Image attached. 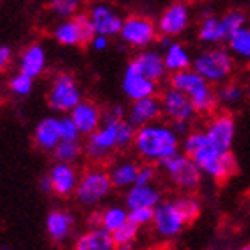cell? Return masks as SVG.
<instances>
[{
	"instance_id": "1",
	"label": "cell",
	"mask_w": 250,
	"mask_h": 250,
	"mask_svg": "<svg viewBox=\"0 0 250 250\" xmlns=\"http://www.w3.org/2000/svg\"><path fill=\"white\" fill-rule=\"evenodd\" d=\"M183 153L199 165L204 176L215 181H226L236 172V158L231 151H218L208 140L204 130H193L181 142Z\"/></svg>"
},
{
	"instance_id": "2",
	"label": "cell",
	"mask_w": 250,
	"mask_h": 250,
	"mask_svg": "<svg viewBox=\"0 0 250 250\" xmlns=\"http://www.w3.org/2000/svg\"><path fill=\"white\" fill-rule=\"evenodd\" d=\"M133 147L147 164H162L168 156L179 153L181 139L172 125L154 121L137 128Z\"/></svg>"
},
{
	"instance_id": "3",
	"label": "cell",
	"mask_w": 250,
	"mask_h": 250,
	"mask_svg": "<svg viewBox=\"0 0 250 250\" xmlns=\"http://www.w3.org/2000/svg\"><path fill=\"white\" fill-rule=\"evenodd\" d=\"M170 85L183 91L190 100L197 114H211L218 105L217 91L213 89V83L199 75L193 67H188L183 71L170 75Z\"/></svg>"
},
{
	"instance_id": "4",
	"label": "cell",
	"mask_w": 250,
	"mask_h": 250,
	"mask_svg": "<svg viewBox=\"0 0 250 250\" xmlns=\"http://www.w3.org/2000/svg\"><path fill=\"white\" fill-rule=\"evenodd\" d=\"M229 48H206L193 57L192 67L211 83H224L234 71V61Z\"/></svg>"
},
{
	"instance_id": "5",
	"label": "cell",
	"mask_w": 250,
	"mask_h": 250,
	"mask_svg": "<svg viewBox=\"0 0 250 250\" xmlns=\"http://www.w3.org/2000/svg\"><path fill=\"white\" fill-rule=\"evenodd\" d=\"M160 167L165 172V176L170 179V183L179 190H183L185 193L195 192L202 183L204 174L187 153L179 151V153L168 156L160 164Z\"/></svg>"
},
{
	"instance_id": "6",
	"label": "cell",
	"mask_w": 250,
	"mask_h": 250,
	"mask_svg": "<svg viewBox=\"0 0 250 250\" xmlns=\"http://www.w3.org/2000/svg\"><path fill=\"white\" fill-rule=\"evenodd\" d=\"M188 224H192V220L183 211V208L179 206L178 199L162 201L154 208L153 227L162 238L172 240L187 229Z\"/></svg>"
},
{
	"instance_id": "7",
	"label": "cell",
	"mask_w": 250,
	"mask_h": 250,
	"mask_svg": "<svg viewBox=\"0 0 250 250\" xmlns=\"http://www.w3.org/2000/svg\"><path fill=\"white\" fill-rule=\"evenodd\" d=\"M158 34V25L154 23L153 20L147 16L133 15L125 18L119 36L126 44H130L131 48L144 50L156 41Z\"/></svg>"
},
{
	"instance_id": "8",
	"label": "cell",
	"mask_w": 250,
	"mask_h": 250,
	"mask_svg": "<svg viewBox=\"0 0 250 250\" xmlns=\"http://www.w3.org/2000/svg\"><path fill=\"white\" fill-rule=\"evenodd\" d=\"M94 29H92L89 15H75L71 18L64 20L55 27L53 38L55 41L64 46H77V44L91 43L94 38Z\"/></svg>"
},
{
	"instance_id": "9",
	"label": "cell",
	"mask_w": 250,
	"mask_h": 250,
	"mask_svg": "<svg viewBox=\"0 0 250 250\" xmlns=\"http://www.w3.org/2000/svg\"><path fill=\"white\" fill-rule=\"evenodd\" d=\"M114 188L110 174L105 170H89L77 185V199L83 206H94Z\"/></svg>"
},
{
	"instance_id": "10",
	"label": "cell",
	"mask_w": 250,
	"mask_h": 250,
	"mask_svg": "<svg viewBox=\"0 0 250 250\" xmlns=\"http://www.w3.org/2000/svg\"><path fill=\"white\" fill-rule=\"evenodd\" d=\"M50 106L57 112H71L82 101V92L71 75L62 73L52 83L48 92Z\"/></svg>"
},
{
	"instance_id": "11",
	"label": "cell",
	"mask_w": 250,
	"mask_h": 250,
	"mask_svg": "<svg viewBox=\"0 0 250 250\" xmlns=\"http://www.w3.org/2000/svg\"><path fill=\"white\" fill-rule=\"evenodd\" d=\"M160 101H162L164 116L170 123H176V121H192L193 116L197 114L192 100L183 91H179V89H176L172 85L162 92Z\"/></svg>"
},
{
	"instance_id": "12",
	"label": "cell",
	"mask_w": 250,
	"mask_h": 250,
	"mask_svg": "<svg viewBox=\"0 0 250 250\" xmlns=\"http://www.w3.org/2000/svg\"><path fill=\"white\" fill-rule=\"evenodd\" d=\"M119 123L103 121L100 128L89 135L85 153L92 160L105 158L106 154H110L114 149H117V126H119Z\"/></svg>"
},
{
	"instance_id": "13",
	"label": "cell",
	"mask_w": 250,
	"mask_h": 250,
	"mask_svg": "<svg viewBox=\"0 0 250 250\" xmlns=\"http://www.w3.org/2000/svg\"><path fill=\"white\" fill-rule=\"evenodd\" d=\"M204 133L213 147H217L218 151H231L232 140L236 135L234 117L229 114H218L208 123Z\"/></svg>"
},
{
	"instance_id": "14",
	"label": "cell",
	"mask_w": 250,
	"mask_h": 250,
	"mask_svg": "<svg viewBox=\"0 0 250 250\" xmlns=\"http://www.w3.org/2000/svg\"><path fill=\"white\" fill-rule=\"evenodd\" d=\"M158 32L164 36H179L188 29L190 25V9L183 2H174L160 15L158 18Z\"/></svg>"
},
{
	"instance_id": "15",
	"label": "cell",
	"mask_w": 250,
	"mask_h": 250,
	"mask_svg": "<svg viewBox=\"0 0 250 250\" xmlns=\"http://www.w3.org/2000/svg\"><path fill=\"white\" fill-rule=\"evenodd\" d=\"M156 89H158V83L151 80V78H147L146 75H142L133 64L130 62L126 66L125 75H123V91L131 101L154 96Z\"/></svg>"
},
{
	"instance_id": "16",
	"label": "cell",
	"mask_w": 250,
	"mask_h": 250,
	"mask_svg": "<svg viewBox=\"0 0 250 250\" xmlns=\"http://www.w3.org/2000/svg\"><path fill=\"white\" fill-rule=\"evenodd\" d=\"M162 114H164V110H162V101H160V98L147 96V98H142V100L131 101V106L128 108L126 119L130 121L135 128H140V126L158 121Z\"/></svg>"
},
{
	"instance_id": "17",
	"label": "cell",
	"mask_w": 250,
	"mask_h": 250,
	"mask_svg": "<svg viewBox=\"0 0 250 250\" xmlns=\"http://www.w3.org/2000/svg\"><path fill=\"white\" fill-rule=\"evenodd\" d=\"M89 18H91L94 32L108 36V38H110V36H117V34L121 32V29H123V21H125L116 11L112 9L110 5H106V4L92 5L91 13H89Z\"/></svg>"
},
{
	"instance_id": "18",
	"label": "cell",
	"mask_w": 250,
	"mask_h": 250,
	"mask_svg": "<svg viewBox=\"0 0 250 250\" xmlns=\"http://www.w3.org/2000/svg\"><path fill=\"white\" fill-rule=\"evenodd\" d=\"M137 69H139L142 75H146L147 78L154 80V82L158 83L162 82L165 77H167V66H165V61H164V55L156 50H151V48H144L140 50L135 59L131 61Z\"/></svg>"
},
{
	"instance_id": "19",
	"label": "cell",
	"mask_w": 250,
	"mask_h": 250,
	"mask_svg": "<svg viewBox=\"0 0 250 250\" xmlns=\"http://www.w3.org/2000/svg\"><path fill=\"white\" fill-rule=\"evenodd\" d=\"M69 116L75 121V125L78 126L80 133L87 135V137H89L92 131H96L101 126V123H103V114H101V110L92 103V101H87V100L80 101V103L69 112Z\"/></svg>"
},
{
	"instance_id": "20",
	"label": "cell",
	"mask_w": 250,
	"mask_h": 250,
	"mask_svg": "<svg viewBox=\"0 0 250 250\" xmlns=\"http://www.w3.org/2000/svg\"><path fill=\"white\" fill-rule=\"evenodd\" d=\"M162 199V192L154 185H133L126 192V208L135 209V208H156Z\"/></svg>"
},
{
	"instance_id": "21",
	"label": "cell",
	"mask_w": 250,
	"mask_h": 250,
	"mask_svg": "<svg viewBox=\"0 0 250 250\" xmlns=\"http://www.w3.org/2000/svg\"><path fill=\"white\" fill-rule=\"evenodd\" d=\"M199 39L206 44H218L222 41H227V32L224 29L222 18L213 15L211 9L202 11V18L199 23Z\"/></svg>"
},
{
	"instance_id": "22",
	"label": "cell",
	"mask_w": 250,
	"mask_h": 250,
	"mask_svg": "<svg viewBox=\"0 0 250 250\" xmlns=\"http://www.w3.org/2000/svg\"><path fill=\"white\" fill-rule=\"evenodd\" d=\"M50 178H52L53 183V192L62 195V197H67L69 193L77 190L78 178L75 168L71 167V164L59 162L57 165H53V168L50 170Z\"/></svg>"
},
{
	"instance_id": "23",
	"label": "cell",
	"mask_w": 250,
	"mask_h": 250,
	"mask_svg": "<svg viewBox=\"0 0 250 250\" xmlns=\"http://www.w3.org/2000/svg\"><path fill=\"white\" fill-rule=\"evenodd\" d=\"M75 250H116V241L105 227H92L75 243Z\"/></svg>"
},
{
	"instance_id": "24",
	"label": "cell",
	"mask_w": 250,
	"mask_h": 250,
	"mask_svg": "<svg viewBox=\"0 0 250 250\" xmlns=\"http://www.w3.org/2000/svg\"><path fill=\"white\" fill-rule=\"evenodd\" d=\"M34 139L36 144L44 151H53L61 142V128H59V119L57 117H44L43 121H39V125L36 126L34 131Z\"/></svg>"
},
{
	"instance_id": "25",
	"label": "cell",
	"mask_w": 250,
	"mask_h": 250,
	"mask_svg": "<svg viewBox=\"0 0 250 250\" xmlns=\"http://www.w3.org/2000/svg\"><path fill=\"white\" fill-rule=\"evenodd\" d=\"M46 66V53L41 44H30L20 57V71L36 78L44 71Z\"/></svg>"
},
{
	"instance_id": "26",
	"label": "cell",
	"mask_w": 250,
	"mask_h": 250,
	"mask_svg": "<svg viewBox=\"0 0 250 250\" xmlns=\"http://www.w3.org/2000/svg\"><path fill=\"white\" fill-rule=\"evenodd\" d=\"M75 218L71 213L62 211V209H53L46 217V232L53 241H64L67 234L71 232Z\"/></svg>"
},
{
	"instance_id": "27",
	"label": "cell",
	"mask_w": 250,
	"mask_h": 250,
	"mask_svg": "<svg viewBox=\"0 0 250 250\" xmlns=\"http://www.w3.org/2000/svg\"><path fill=\"white\" fill-rule=\"evenodd\" d=\"M164 61L168 73H178L192 67L193 57L188 53V50L178 41H172L167 48L164 50Z\"/></svg>"
},
{
	"instance_id": "28",
	"label": "cell",
	"mask_w": 250,
	"mask_h": 250,
	"mask_svg": "<svg viewBox=\"0 0 250 250\" xmlns=\"http://www.w3.org/2000/svg\"><path fill=\"white\" fill-rule=\"evenodd\" d=\"M227 48L238 59L250 61V27L245 25L227 38Z\"/></svg>"
},
{
	"instance_id": "29",
	"label": "cell",
	"mask_w": 250,
	"mask_h": 250,
	"mask_svg": "<svg viewBox=\"0 0 250 250\" xmlns=\"http://www.w3.org/2000/svg\"><path fill=\"white\" fill-rule=\"evenodd\" d=\"M139 165L135 162H123V164H117L116 167L112 168L110 178L112 183L116 188H130L137 181V176H139Z\"/></svg>"
},
{
	"instance_id": "30",
	"label": "cell",
	"mask_w": 250,
	"mask_h": 250,
	"mask_svg": "<svg viewBox=\"0 0 250 250\" xmlns=\"http://www.w3.org/2000/svg\"><path fill=\"white\" fill-rule=\"evenodd\" d=\"M245 89L236 82H224L220 83V87L217 89V96H218V103L224 106H234L238 105L243 96H245Z\"/></svg>"
},
{
	"instance_id": "31",
	"label": "cell",
	"mask_w": 250,
	"mask_h": 250,
	"mask_svg": "<svg viewBox=\"0 0 250 250\" xmlns=\"http://www.w3.org/2000/svg\"><path fill=\"white\" fill-rule=\"evenodd\" d=\"M126 222H128V209L123 206H110L105 211H101L100 227H105L106 231L114 232Z\"/></svg>"
},
{
	"instance_id": "32",
	"label": "cell",
	"mask_w": 250,
	"mask_h": 250,
	"mask_svg": "<svg viewBox=\"0 0 250 250\" xmlns=\"http://www.w3.org/2000/svg\"><path fill=\"white\" fill-rule=\"evenodd\" d=\"M53 153H55V158H57L59 162L71 164V162H75V160L80 156L82 146H80L78 140H61L57 147L53 149Z\"/></svg>"
},
{
	"instance_id": "33",
	"label": "cell",
	"mask_w": 250,
	"mask_h": 250,
	"mask_svg": "<svg viewBox=\"0 0 250 250\" xmlns=\"http://www.w3.org/2000/svg\"><path fill=\"white\" fill-rule=\"evenodd\" d=\"M222 23H224V29L227 32V38L234 34L236 30H240L241 27H245L247 25V15L243 11H238V9H232V11H227L226 15H222Z\"/></svg>"
},
{
	"instance_id": "34",
	"label": "cell",
	"mask_w": 250,
	"mask_h": 250,
	"mask_svg": "<svg viewBox=\"0 0 250 250\" xmlns=\"http://www.w3.org/2000/svg\"><path fill=\"white\" fill-rule=\"evenodd\" d=\"M139 229H140V227L137 226V224H133L131 220H128L126 224H123L119 229H116V231L112 232V236H114V241H116V247L133 243V241L137 240Z\"/></svg>"
},
{
	"instance_id": "35",
	"label": "cell",
	"mask_w": 250,
	"mask_h": 250,
	"mask_svg": "<svg viewBox=\"0 0 250 250\" xmlns=\"http://www.w3.org/2000/svg\"><path fill=\"white\" fill-rule=\"evenodd\" d=\"M137 128L128 119H123L117 126V149H126L133 146Z\"/></svg>"
},
{
	"instance_id": "36",
	"label": "cell",
	"mask_w": 250,
	"mask_h": 250,
	"mask_svg": "<svg viewBox=\"0 0 250 250\" xmlns=\"http://www.w3.org/2000/svg\"><path fill=\"white\" fill-rule=\"evenodd\" d=\"M50 7L59 18H71L77 15L80 0H50Z\"/></svg>"
},
{
	"instance_id": "37",
	"label": "cell",
	"mask_w": 250,
	"mask_h": 250,
	"mask_svg": "<svg viewBox=\"0 0 250 250\" xmlns=\"http://www.w3.org/2000/svg\"><path fill=\"white\" fill-rule=\"evenodd\" d=\"M32 85H34V78L21 71L11 78V82H9L11 91H13V94H16V96H27V94H30Z\"/></svg>"
},
{
	"instance_id": "38",
	"label": "cell",
	"mask_w": 250,
	"mask_h": 250,
	"mask_svg": "<svg viewBox=\"0 0 250 250\" xmlns=\"http://www.w3.org/2000/svg\"><path fill=\"white\" fill-rule=\"evenodd\" d=\"M59 128H61V139L62 140H78L80 139V130L75 125L71 116H64L59 119Z\"/></svg>"
},
{
	"instance_id": "39",
	"label": "cell",
	"mask_w": 250,
	"mask_h": 250,
	"mask_svg": "<svg viewBox=\"0 0 250 250\" xmlns=\"http://www.w3.org/2000/svg\"><path fill=\"white\" fill-rule=\"evenodd\" d=\"M153 217H154L153 208H135V209H128V220H131L139 227L153 224Z\"/></svg>"
},
{
	"instance_id": "40",
	"label": "cell",
	"mask_w": 250,
	"mask_h": 250,
	"mask_svg": "<svg viewBox=\"0 0 250 250\" xmlns=\"http://www.w3.org/2000/svg\"><path fill=\"white\" fill-rule=\"evenodd\" d=\"M154 179H156V168L151 164L142 165L139 168V176H137L135 185H153Z\"/></svg>"
},
{
	"instance_id": "41",
	"label": "cell",
	"mask_w": 250,
	"mask_h": 250,
	"mask_svg": "<svg viewBox=\"0 0 250 250\" xmlns=\"http://www.w3.org/2000/svg\"><path fill=\"white\" fill-rule=\"evenodd\" d=\"M126 117V112L125 108L121 105H116L112 106L110 110L106 112L105 116H103V121H112V123H119V121H123Z\"/></svg>"
},
{
	"instance_id": "42",
	"label": "cell",
	"mask_w": 250,
	"mask_h": 250,
	"mask_svg": "<svg viewBox=\"0 0 250 250\" xmlns=\"http://www.w3.org/2000/svg\"><path fill=\"white\" fill-rule=\"evenodd\" d=\"M91 46L98 52L105 50L108 46V36H103V34H94V38L91 39Z\"/></svg>"
},
{
	"instance_id": "43",
	"label": "cell",
	"mask_w": 250,
	"mask_h": 250,
	"mask_svg": "<svg viewBox=\"0 0 250 250\" xmlns=\"http://www.w3.org/2000/svg\"><path fill=\"white\" fill-rule=\"evenodd\" d=\"M11 57H13V52L9 46H0V71H4L5 67L9 66Z\"/></svg>"
},
{
	"instance_id": "44",
	"label": "cell",
	"mask_w": 250,
	"mask_h": 250,
	"mask_svg": "<svg viewBox=\"0 0 250 250\" xmlns=\"http://www.w3.org/2000/svg\"><path fill=\"white\" fill-rule=\"evenodd\" d=\"M39 188H41L44 193L53 192V183H52V178H50V174H46V176H43V178H41V181H39Z\"/></svg>"
},
{
	"instance_id": "45",
	"label": "cell",
	"mask_w": 250,
	"mask_h": 250,
	"mask_svg": "<svg viewBox=\"0 0 250 250\" xmlns=\"http://www.w3.org/2000/svg\"><path fill=\"white\" fill-rule=\"evenodd\" d=\"M172 126L179 135H187L190 131V121H176L172 123Z\"/></svg>"
},
{
	"instance_id": "46",
	"label": "cell",
	"mask_w": 250,
	"mask_h": 250,
	"mask_svg": "<svg viewBox=\"0 0 250 250\" xmlns=\"http://www.w3.org/2000/svg\"><path fill=\"white\" fill-rule=\"evenodd\" d=\"M158 43H160V46H162V48H167L168 44L172 43V38H170V36H164V34H162V38L158 39Z\"/></svg>"
},
{
	"instance_id": "47",
	"label": "cell",
	"mask_w": 250,
	"mask_h": 250,
	"mask_svg": "<svg viewBox=\"0 0 250 250\" xmlns=\"http://www.w3.org/2000/svg\"><path fill=\"white\" fill-rule=\"evenodd\" d=\"M133 243H128V245H117L116 247V250H133Z\"/></svg>"
},
{
	"instance_id": "48",
	"label": "cell",
	"mask_w": 250,
	"mask_h": 250,
	"mask_svg": "<svg viewBox=\"0 0 250 250\" xmlns=\"http://www.w3.org/2000/svg\"><path fill=\"white\" fill-rule=\"evenodd\" d=\"M247 96H249V100H250V80H249V85H247Z\"/></svg>"
},
{
	"instance_id": "49",
	"label": "cell",
	"mask_w": 250,
	"mask_h": 250,
	"mask_svg": "<svg viewBox=\"0 0 250 250\" xmlns=\"http://www.w3.org/2000/svg\"><path fill=\"white\" fill-rule=\"evenodd\" d=\"M0 250H13V249H11V247H7V245H2V247H0Z\"/></svg>"
},
{
	"instance_id": "50",
	"label": "cell",
	"mask_w": 250,
	"mask_h": 250,
	"mask_svg": "<svg viewBox=\"0 0 250 250\" xmlns=\"http://www.w3.org/2000/svg\"><path fill=\"white\" fill-rule=\"evenodd\" d=\"M238 250H250V245H245V247H241V249H238Z\"/></svg>"
}]
</instances>
